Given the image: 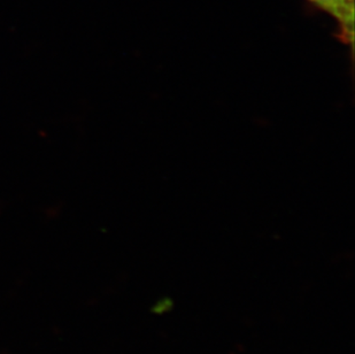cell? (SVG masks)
Instances as JSON below:
<instances>
[{
	"mask_svg": "<svg viewBox=\"0 0 355 354\" xmlns=\"http://www.w3.org/2000/svg\"><path fill=\"white\" fill-rule=\"evenodd\" d=\"M338 24V37L352 47L354 40V0H309Z\"/></svg>",
	"mask_w": 355,
	"mask_h": 354,
	"instance_id": "6da1fadb",
	"label": "cell"
}]
</instances>
